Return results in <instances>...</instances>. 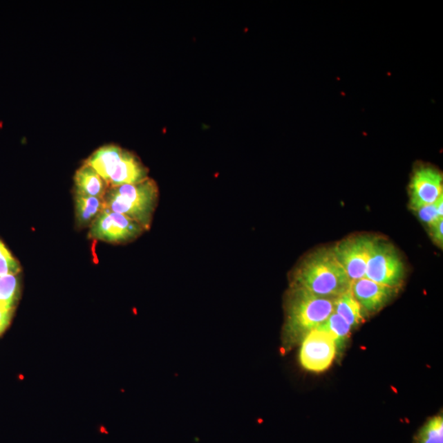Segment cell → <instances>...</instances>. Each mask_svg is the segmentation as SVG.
Wrapping results in <instances>:
<instances>
[{
    "label": "cell",
    "mask_w": 443,
    "mask_h": 443,
    "mask_svg": "<svg viewBox=\"0 0 443 443\" xmlns=\"http://www.w3.org/2000/svg\"><path fill=\"white\" fill-rule=\"evenodd\" d=\"M12 311L0 306V324L4 327H8L10 323Z\"/></svg>",
    "instance_id": "cell-21"
},
{
    "label": "cell",
    "mask_w": 443,
    "mask_h": 443,
    "mask_svg": "<svg viewBox=\"0 0 443 443\" xmlns=\"http://www.w3.org/2000/svg\"><path fill=\"white\" fill-rule=\"evenodd\" d=\"M144 231L137 222L104 208L91 223L89 236L105 243L124 244L138 238Z\"/></svg>",
    "instance_id": "cell-5"
},
{
    "label": "cell",
    "mask_w": 443,
    "mask_h": 443,
    "mask_svg": "<svg viewBox=\"0 0 443 443\" xmlns=\"http://www.w3.org/2000/svg\"><path fill=\"white\" fill-rule=\"evenodd\" d=\"M443 177L432 166L420 165L414 169L410 182L411 207L420 208L436 202L443 196Z\"/></svg>",
    "instance_id": "cell-8"
},
{
    "label": "cell",
    "mask_w": 443,
    "mask_h": 443,
    "mask_svg": "<svg viewBox=\"0 0 443 443\" xmlns=\"http://www.w3.org/2000/svg\"><path fill=\"white\" fill-rule=\"evenodd\" d=\"M319 327L330 333L336 341L337 350L339 352L343 348L346 340L348 339L352 328L343 319L334 312Z\"/></svg>",
    "instance_id": "cell-15"
},
{
    "label": "cell",
    "mask_w": 443,
    "mask_h": 443,
    "mask_svg": "<svg viewBox=\"0 0 443 443\" xmlns=\"http://www.w3.org/2000/svg\"><path fill=\"white\" fill-rule=\"evenodd\" d=\"M415 443H443V418L436 415L421 428Z\"/></svg>",
    "instance_id": "cell-17"
},
{
    "label": "cell",
    "mask_w": 443,
    "mask_h": 443,
    "mask_svg": "<svg viewBox=\"0 0 443 443\" xmlns=\"http://www.w3.org/2000/svg\"><path fill=\"white\" fill-rule=\"evenodd\" d=\"M334 312V299L313 295L292 287L287 301L283 342L287 348L300 343L310 331L319 328Z\"/></svg>",
    "instance_id": "cell-2"
},
{
    "label": "cell",
    "mask_w": 443,
    "mask_h": 443,
    "mask_svg": "<svg viewBox=\"0 0 443 443\" xmlns=\"http://www.w3.org/2000/svg\"><path fill=\"white\" fill-rule=\"evenodd\" d=\"M104 209V199L75 194L76 220L79 227L91 226Z\"/></svg>",
    "instance_id": "cell-13"
},
{
    "label": "cell",
    "mask_w": 443,
    "mask_h": 443,
    "mask_svg": "<svg viewBox=\"0 0 443 443\" xmlns=\"http://www.w3.org/2000/svg\"><path fill=\"white\" fill-rule=\"evenodd\" d=\"M350 289L362 310L368 313H374L383 308L391 299L394 292L393 288L384 286L367 278L354 281Z\"/></svg>",
    "instance_id": "cell-9"
},
{
    "label": "cell",
    "mask_w": 443,
    "mask_h": 443,
    "mask_svg": "<svg viewBox=\"0 0 443 443\" xmlns=\"http://www.w3.org/2000/svg\"><path fill=\"white\" fill-rule=\"evenodd\" d=\"M149 170L133 153L124 150L120 163L108 183L109 187L134 185L149 178Z\"/></svg>",
    "instance_id": "cell-10"
},
{
    "label": "cell",
    "mask_w": 443,
    "mask_h": 443,
    "mask_svg": "<svg viewBox=\"0 0 443 443\" xmlns=\"http://www.w3.org/2000/svg\"><path fill=\"white\" fill-rule=\"evenodd\" d=\"M350 280L332 249L310 254L294 273L292 287L313 295L335 299L350 288Z\"/></svg>",
    "instance_id": "cell-1"
},
{
    "label": "cell",
    "mask_w": 443,
    "mask_h": 443,
    "mask_svg": "<svg viewBox=\"0 0 443 443\" xmlns=\"http://www.w3.org/2000/svg\"><path fill=\"white\" fill-rule=\"evenodd\" d=\"M442 227H443V218L438 220L434 225L429 227L431 228V234L432 236L433 240L440 245L442 247L443 243V234H442Z\"/></svg>",
    "instance_id": "cell-20"
},
{
    "label": "cell",
    "mask_w": 443,
    "mask_h": 443,
    "mask_svg": "<svg viewBox=\"0 0 443 443\" xmlns=\"http://www.w3.org/2000/svg\"><path fill=\"white\" fill-rule=\"evenodd\" d=\"M6 327H4V326H1V324H0V334H1V333H2L4 330H6Z\"/></svg>",
    "instance_id": "cell-22"
},
{
    "label": "cell",
    "mask_w": 443,
    "mask_h": 443,
    "mask_svg": "<svg viewBox=\"0 0 443 443\" xmlns=\"http://www.w3.org/2000/svg\"><path fill=\"white\" fill-rule=\"evenodd\" d=\"M76 194L104 199L108 190L107 183L89 165L83 164L75 174Z\"/></svg>",
    "instance_id": "cell-12"
},
{
    "label": "cell",
    "mask_w": 443,
    "mask_h": 443,
    "mask_svg": "<svg viewBox=\"0 0 443 443\" xmlns=\"http://www.w3.org/2000/svg\"><path fill=\"white\" fill-rule=\"evenodd\" d=\"M334 313L339 314L352 328L357 327L364 319L361 306L355 299L350 289L335 298Z\"/></svg>",
    "instance_id": "cell-14"
},
{
    "label": "cell",
    "mask_w": 443,
    "mask_h": 443,
    "mask_svg": "<svg viewBox=\"0 0 443 443\" xmlns=\"http://www.w3.org/2000/svg\"><path fill=\"white\" fill-rule=\"evenodd\" d=\"M122 153L124 149L116 144H107L92 153L84 164L91 167L108 185L109 179L120 163Z\"/></svg>",
    "instance_id": "cell-11"
},
{
    "label": "cell",
    "mask_w": 443,
    "mask_h": 443,
    "mask_svg": "<svg viewBox=\"0 0 443 443\" xmlns=\"http://www.w3.org/2000/svg\"><path fill=\"white\" fill-rule=\"evenodd\" d=\"M19 279L16 275L0 277V306L12 310L19 296Z\"/></svg>",
    "instance_id": "cell-16"
},
{
    "label": "cell",
    "mask_w": 443,
    "mask_h": 443,
    "mask_svg": "<svg viewBox=\"0 0 443 443\" xmlns=\"http://www.w3.org/2000/svg\"><path fill=\"white\" fill-rule=\"evenodd\" d=\"M337 352L334 339L330 332L319 327L310 331L301 341V365L308 371L323 372L331 366Z\"/></svg>",
    "instance_id": "cell-6"
},
{
    "label": "cell",
    "mask_w": 443,
    "mask_h": 443,
    "mask_svg": "<svg viewBox=\"0 0 443 443\" xmlns=\"http://www.w3.org/2000/svg\"><path fill=\"white\" fill-rule=\"evenodd\" d=\"M404 275L405 266L396 249L392 245L375 240L366 278L394 289L400 286Z\"/></svg>",
    "instance_id": "cell-4"
},
{
    "label": "cell",
    "mask_w": 443,
    "mask_h": 443,
    "mask_svg": "<svg viewBox=\"0 0 443 443\" xmlns=\"http://www.w3.org/2000/svg\"><path fill=\"white\" fill-rule=\"evenodd\" d=\"M159 194L157 183L150 178L134 185L109 187L104 197V208L129 218L147 231L151 226Z\"/></svg>",
    "instance_id": "cell-3"
},
{
    "label": "cell",
    "mask_w": 443,
    "mask_h": 443,
    "mask_svg": "<svg viewBox=\"0 0 443 443\" xmlns=\"http://www.w3.org/2000/svg\"><path fill=\"white\" fill-rule=\"evenodd\" d=\"M421 220L427 223L428 227L443 218V196L434 202L417 210Z\"/></svg>",
    "instance_id": "cell-18"
},
{
    "label": "cell",
    "mask_w": 443,
    "mask_h": 443,
    "mask_svg": "<svg viewBox=\"0 0 443 443\" xmlns=\"http://www.w3.org/2000/svg\"><path fill=\"white\" fill-rule=\"evenodd\" d=\"M21 271V266L6 245L0 241V277L16 275Z\"/></svg>",
    "instance_id": "cell-19"
},
{
    "label": "cell",
    "mask_w": 443,
    "mask_h": 443,
    "mask_svg": "<svg viewBox=\"0 0 443 443\" xmlns=\"http://www.w3.org/2000/svg\"><path fill=\"white\" fill-rule=\"evenodd\" d=\"M375 241L368 236H357L341 241L332 249L350 282L366 278L367 265Z\"/></svg>",
    "instance_id": "cell-7"
}]
</instances>
